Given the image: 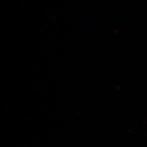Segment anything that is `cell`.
Segmentation results:
<instances>
[]
</instances>
